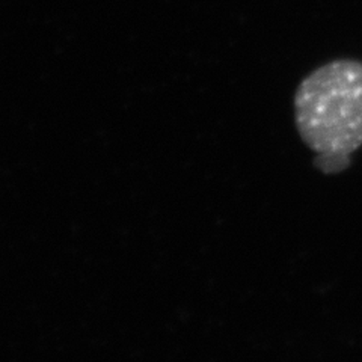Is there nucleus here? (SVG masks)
Returning <instances> with one entry per match:
<instances>
[{
	"mask_svg": "<svg viewBox=\"0 0 362 362\" xmlns=\"http://www.w3.org/2000/svg\"><path fill=\"white\" fill-rule=\"evenodd\" d=\"M300 139L317 154L350 156L362 146V62L335 59L317 68L294 94Z\"/></svg>",
	"mask_w": 362,
	"mask_h": 362,
	"instance_id": "obj_1",
	"label": "nucleus"
},
{
	"mask_svg": "<svg viewBox=\"0 0 362 362\" xmlns=\"http://www.w3.org/2000/svg\"><path fill=\"white\" fill-rule=\"evenodd\" d=\"M350 163L349 156H331V154H317L315 166L326 174H335L343 171Z\"/></svg>",
	"mask_w": 362,
	"mask_h": 362,
	"instance_id": "obj_2",
	"label": "nucleus"
}]
</instances>
